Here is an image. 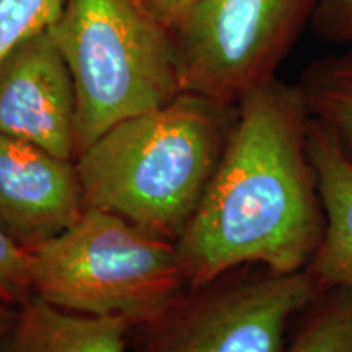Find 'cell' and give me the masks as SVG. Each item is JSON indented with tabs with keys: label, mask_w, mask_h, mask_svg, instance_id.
Here are the masks:
<instances>
[{
	"label": "cell",
	"mask_w": 352,
	"mask_h": 352,
	"mask_svg": "<svg viewBox=\"0 0 352 352\" xmlns=\"http://www.w3.org/2000/svg\"><path fill=\"white\" fill-rule=\"evenodd\" d=\"M236 104L182 91L127 118L76 158L85 208L178 241L199 208L235 124Z\"/></svg>",
	"instance_id": "obj_2"
},
{
	"label": "cell",
	"mask_w": 352,
	"mask_h": 352,
	"mask_svg": "<svg viewBox=\"0 0 352 352\" xmlns=\"http://www.w3.org/2000/svg\"><path fill=\"white\" fill-rule=\"evenodd\" d=\"M321 0H196L170 28L182 90L227 104L276 78Z\"/></svg>",
	"instance_id": "obj_6"
},
{
	"label": "cell",
	"mask_w": 352,
	"mask_h": 352,
	"mask_svg": "<svg viewBox=\"0 0 352 352\" xmlns=\"http://www.w3.org/2000/svg\"><path fill=\"white\" fill-rule=\"evenodd\" d=\"M308 124L297 83L276 77L239 101L217 170L176 241L189 287L243 267L307 270L324 228Z\"/></svg>",
	"instance_id": "obj_1"
},
{
	"label": "cell",
	"mask_w": 352,
	"mask_h": 352,
	"mask_svg": "<svg viewBox=\"0 0 352 352\" xmlns=\"http://www.w3.org/2000/svg\"><path fill=\"white\" fill-rule=\"evenodd\" d=\"M33 254L0 228V307L19 310L34 296Z\"/></svg>",
	"instance_id": "obj_14"
},
{
	"label": "cell",
	"mask_w": 352,
	"mask_h": 352,
	"mask_svg": "<svg viewBox=\"0 0 352 352\" xmlns=\"http://www.w3.org/2000/svg\"><path fill=\"white\" fill-rule=\"evenodd\" d=\"M320 296L308 270L228 272L132 327L127 352H284L294 318Z\"/></svg>",
	"instance_id": "obj_5"
},
{
	"label": "cell",
	"mask_w": 352,
	"mask_h": 352,
	"mask_svg": "<svg viewBox=\"0 0 352 352\" xmlns=\"http://www.w3.org/2000/svg\"><path fill=\"white\" fill-rule=\"evenodd\" d=\"M131 323L57 308L33 296L0 334V352H127Z\"/></svg>",
	"instance_id": "obj_10"
},
{
	"label": "cell",
	"mask_w": 352,
	"mask_h": 352,
	"mask_svg": "<svg viewBox=\"0 0 352 352\" xmlns=\"http://www.w3.org/2000/svg\"><path fill=\"white\" fill-rule=\"evenodd\" d=\"M153 15L164 23L166 28H171L175 21L188 10L196 0H142Z\"/></svg>",
	"instance_id": "obj_16"
},
{
	"label": "cell",
	"mask_w": 352,
	"mask_h": 352,
	"mask_svg": "<svg viewBox=\"0 0 352 352\" xmlns=\"http://www.w3.org/2000/svg\"><path fill=\"white\" fill-rule=\"evenodd\" d=\"M284 352H352V290H327Z\"/></svg>",
	"instance_id": "obj_12"
},
{
	"label": "cell",
	"mask_w": 352,
	"mask_h": 352,
	"mask_svg": "<svg viewBox=\"0 0 352 352\" xmlns=\"http://www.w3.org/2000/svg\"><path fill=\"white\" fill-rule=\"evenodd\" d=\"M85 210L76 160L0 132V228L34 252L77 222Z\"/></svg>",
	"instance_id": "obj_8"
},
{
	"label": "cell",
	"mask_w": 352,
	"mask_h": 352,
	"mask_svg": "<svg viewBox=\"0 0 352 352\" xmlns=\"http://www.w3.org/2000/svg\"><path fill=\"white\" fill-rule=\"evenodd\" d=\"M16 310H12V308L0 307V334L6 333V329L10 327L13 316H15Z\"/></svg>",
	"instance_id": "obj_17"
},
{
	"label": "cell",
	"mask_w": 352,
	"mask_h": 352,
	"mask_svg": "<svg viewBox=\"0 0 352 352\" xmlns=\"http://www.w3.org/2000/svg\"><path fill=\"white\" fill-rule=\"evenodd\" d=\"M32 254L34 296L67 311L124 318L131 328L157 318L189 289L175 241L103 209L85 208Z\"/></svg>",
	"instance_id": "obj_4"
},
{
	"label": "cell",
	"mask_w": 352,
	"mask_h": 352,
	"mask_svg": "<svg viewBox=\"0 0 352 352\" xmlns=\"http://www.w3.org/2000/svg\"><path fill=\"white\" fill-rule=\"evenodd\" d=\"M50 30L76 83L77 157L183 91L170 30L142 0H63Z\"/></svg>",
	"instance_id": "obj_3"
},
{
	"label": "cell",
	"mask_w": 352,
	"mask_h": 352,
	"mask_svg": "<svg viewBox=\"0 0 352 352\" xmlns=\"http://www.w3.org/2000/svg\"><path fill=\"white\" fill-rule=\"evenodd\" d=\"M308 155L318 183L324 228L307 270L321 292L352 290V160L331 132L311 116Z\"/></svg>",
	"instance_id": "obj_9"
},
{
	"label": "cell",
	"mask_w": 352,
	"mask_h": 352,
	"mask_svg": "<svg viewBox=\"0 0 352 352\" xmlns=\"http://www.w3.org/2000/svg\"><path fill=\"white\" fill-rule=\"evenodd\" d=\"M63 0H0V64L25 39L54 23Z\"/></svg>",
	"instance_id": "obj_13"
},
{
	"label": "cell",
	"mask_w": 352,
	"mask_h": 352,
	"mask_svg": "<svg viewBox=\"0 0 352 352\" xmlns=\"http://www.w3.org/2000/svg\"><path fill=\"white\" fill-rule=\"evenodd\" d=\"M297 87L310 116L331 132L352 160V44L308 64Z\"/></svg>",
	"instance_id": "obj_11"
},
{
	"label": "cell",
	"mask_w": 352,
	"mask_h": 352,
	"mask_svg": "<svg viewBox=\"0 0 352 352\" xmlns=\"http://www.w3.org/2000/svg\"><path fill=\"white\" fill-rule=\"evenodd\" d=\"M320 41L333 46L352 44V0H321L310 25Z\"/></svg>",
	"instance_id": "obj_15"
},
{
	"label": "cell",
	"mask_w": 352,
	"mask_h": 352,
	"mask_svg": "<svg viewBox=\"0 0 352 352\" xmlns=\"http://www.w3.org/2000/svg\"><path fill=\"white\" fill-rule=\"evenodd\" d=\"M0 132L65 160L77 158L76 83L50 28L0 64Z\"/></svg>",
	"instance_id": "obj_7"
}]
</instances>
